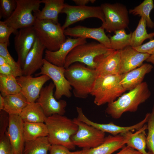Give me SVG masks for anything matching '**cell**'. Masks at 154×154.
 <instances>
[{
	"label": "cell",
	"instance_id": "9a60e30c",
	"mask_svg": "<svg viewBox=\"0 0 154 154\" xmlns=\"http://www.w3.org/2000/svg\"><path fill=\"white\" fill-rule=\"evenodd\" d=\"M78 113L77 119L79 120L92 126L105 133H109L113 136L125 133L129 131L133 132L141 128L147 123L149 113L147 114L144 119L139 123L129 126H121L116 125L112 122L108 123L102 124L94 122L90 120L84 114L81 108L76 109Z\"/></svg>",
	"mask_w": 154,
	"mask_h": 154
},
{
	"label": "cell",
	"instance_id": "603a6c76",
	"mask_svg": "<svg viewBox=\"0 0 154 154\" xmlns=\"http://www.w3.org/2000/svg\"><path fill=\"white\" fill-rule=\"evenodd\" d=\"M125 144V137L122 134L106 137L103 142L95 147L83 149V154H112L122 148Z\"/></svg>",
	"mask_w": 154,
	"mask_h": 154
},
{
	"label": "cell",
	"instance_id": "8992f818",
	"mask_svg": "<svg viewBox=\"0 0 154 154\" xmlns=\"http://www.w3.org/2000/svg\"><path fill=\"white\" fill-rule=\"evenodd\" d=\"M111 49L95 42H87L78 45L67 56L64 67L66 68L73 64L78 62L84 64L90 68L95 69L97 66L95 61L96 58L107 53Z\"/></svg>",
	"mask_w": 154,
	"mask_h": 154
},
{
	"label": "cell",
	"instance_id": "1f68e13d",
	"mask_svg": "<svg viewBox=\"0 0 154 154\" xmlns=\"http://www.w3.org/2000/svg\"><path fill=\"white\" fill-rule=\"evenodd\" d=\"M154 7L153 0H145L138 5L129 10V12L134 15H139L144 18L147 22V25L149 28H153L154 23L150 16L151 10Z\"/></svg>",
	"mask_w": 154,
	"mask_h": 154
},
{
	"label": "cell",
	"instance_id": "30bf717a",
	"mask_svg": "<svg viewBox=\"0 0 154 154\" xmlns=\"http://www.w3.org/2000/svg\"><path fill=\"white\" fill-rule=\"evenodd\" d=\"M40 70L36 76L45 75L52 80L55 88L54 95L56 100H60L63 96L68 98L71 97L72 87L65 77L64 67L55 65L44 58Z\"/></svg>",
	"mask_w": 154,
	"mask_h": 154
},
{
	"label": "cell",
	"instance_id": "ffe728a7",
	"mask_svg": "<svg viewBox=\"0 0 154 154\" xmlns=\"http://www.w3.org/2000/svg\"><path fill=\"white\" fill-rule=\"evenodd\" d=\"M120 51V74L140 67L150 56L148 54L138 51L130 46Z\"/></svg>",
	"mask_w": 154,
	"mask_h": 154
},
{
	"label": "cell",
	"instance_id": "4fadbf2b",
	"mask_svg": "<svg viewBox=\"0 0 154 154\" xmlns=\"http://www.w3.org/2000/svg\"><path fill=\"white\" fill-rule=\"evenodd\" d=\"M15 35L14 43L18 56L17 62L22 68L27 54L35 43L37 36L33 26L19 29Z\"/></svg>",
	"mask_w": 154,
	"mask_h": 154
},
{
	"label": "cell",
	"instance_id": "277c9868",
	"mask_svg": "<svg viewBox=\"0 0 154 154\" xmlns=\"http://www.w3.org/2000/svg\"><path fill=\"white\" fill-rule=\"evenodd\" d=\"M121 74L99 75L96 78L90 95L98 106L113 102L126 90L120 84Z\"/></svg>",
	"mask_w": 154,
	"mask_h": 154
},
{
	"label": "cell",
	"instance_id": "7dc6e473",
	"mask_svg": "<svg viewBox=\"0 0 154 154\" xmlns=\"http://www.w3.org/2000/svg\"><path fill=\"white\" fill-rule=\"evenodd\" d=\"M6 63H7V62L5 59L2 56H0V66Z\"/></svg>",
	"mask_w": 154,
	"mask_h": 154
},
{
	"label": "cell",
	"instance_id": "c3c4849f",
	"mask_svg": "<svg viewBox=\"0 0 154 154\" xmlns=\"http://www.w3.org/2000/svg\"><path fill=\"white\" fill-rule=\"evenodd\" d=\"M70 154H83V151L82 150L74 152H71Z\"/></svg>",
	"mask_w": 154,
	"mask_h": 154
},
{
	"label": "cell",
	"instance_id": "d6986e66",
	"mask_svg": "<svg viewBox=\"0 0 154 154\" xmlns=\"http://www.w3.org/2000/svg\"><path fill=\"white\" fill-rule=\"evenodd\" d=\"M101 26L96 28L78 25L68 27L64 30L65 35L77 38H90L96 40L108 48H111L110 38L106 34Z\"/></svg>",
	"mask_w": 154,
	"mask_h": 154
},
{
	"label": "cell",
	"instance_id": "bcb514c9",
	"mask_svg": "<svg viewBox=\"0 0 154 154\" xmlns=\"http://www.w3.org/2000/svg\"><path fill=\"white\" fill-rule=\"evenodd\" d=\"M146 61L154 64V54L150 55Z\"/></svg>",
	"mask_w": 154,
	"mask_h": 154
},
{
	"label": "cell",
	"instance_id": "4316f807",
	"mask_svg": "<svg viewBox=\"0 0 154 154\" xmlns=\"http://www.w3.org/2000/svg\"><path fill=\"white\" fill-rule=\"evenodd\" d=\"M24 122L44 123L46 117L37 102L28 103L19 116Z\"/></svg>",
	"mask_w": 154,
	"mask_h": 154
},
{
	"label": "cell",
	"instance_id": "6da1fadb",
	"mask_svg": "<svg viewBox=\"0 0 154 154\" xmlns=\"http://www.w3.org/2000/svg\"><path fill=\"white\" fill-rule=\"evenodd\" d=\"M151 95L147 83L143 82L114 101L108 104L106 112L113 119H119L125 112H136L139 106L145 102Z\"/></svg>",
	"mask_w": 154,
	"mask_h": 154
},
{
	"label": "cell",
	"instance_id": "ac0fdd59",
	"mask_svg": "<svg viewBox=\"0 0 154 154\" xmlns=\"http://www.w3.org/2000/svg\"><path fill=\"white\" fill-rule=\"evenodd\" d=\"M87 42L86 38L68 37L58 50L51 51L46 50L44 59L55 65L64 67L66 58L71 51L76 46Z\"/></svg>",
	"mask_w": 154,
	"mask_h": 154
},
{
	"label": "cell",
	"instance_id": "4dcf8cb0",
	"mask_svg": "<svg viewBox=\"0 0 154 154\" xmlns=\"http://www.w3.org/2000/svg\"><path fill=\"white\" fill-rule=\"evenodd\" d=\"M21 90L16 78L12 75L0 74V94L3 97L18 93Z\"/></svg>",
	"mask_w": 154,
	"mask_h": 154
},
{
	"label": "cell",
	"instance_id": "d4e9b609",
	"mask_svg": "<svg viewBox=\"0 0 154 154\" xmlns=\"http://www.w3.org/2000/svg\"><path fill=\"white\" fill-rule=\"evenodd\" d=\"M147 125L145 124L139 130L134 132L129 131L122 134L125 139V144L139 152L141 154H152L146 150L147 147V136L145 131Z\"/></svg>",
	"mask_w": 154,
	"mask_h": 154
},
{
	"label": "cell",
	"instance_id": "ba28073f",
	"mask_svg": "<svg viewBox=\"0 0 154 154\" xmlns=\"http://www.w3.org/2000/svg\"><path fill=\"white\" fill-rule=\"evenodd\" d=\"M100 6L105 17V23L101 26L106 32H115L128 27L129 12L125 5L119 3H105Z\"/></svg>",
	"mask_w": 154,
	"mask_h": 154
},
{
	"label": "cell",
	"instance_id": "60d3db41",
	"mask_svg": "<svg viewBox=\"0 0 154 154\" xmlns=\"http://www.w3.org/2000/svg\"><path fill=\"white\" fill-rule=\"evenodd\" d=\"M138 51L150 55L154 54V39L138 47L133 48Z\"/></svg>",
	"mask_w": 154,
	"mask_h": 154
},
{
	"label": "cell",
	"instance_id": "f1b7e54d",
	"mask_svg": "<svg viewBox=\"0 0 154 154\" xmlns=\"http://www.w3.org/2000/svg\"><path fill=\"white\" fill-rule=\"evenodd\" d=\"M51 144L48 136L25 142L23 154H47Z\"/></svg>",
	"mask_w": 154,
	"mask_h": 154
},
{
	"label": "cell",
	"instance_id": "b9f144b4",
	"mask_svg": "<svg viewBox=\"0 0 154 154\" xmlns=\"http://www.w3.org/2000/svg\"><path fill=\"white\" fill-rule=\"evenodd\" d=\"M49 151V154H70L71 152L66 147L56 144H52Z\"/></svg>",
	"mask_w": 154,
	"mask_h": 154
},
{
	"label": "cell",
	"instance_id": "8d00e7d4",
	"mask_svg": "<svg viewBox=\"0 0 154 154\" xmlns=\"http://www.w3.org/2000/svg\"><path fill=\"white\" fill-rule=\"evenodd\" d=\"M8 46L6 44L0 43V56L4 58L8 64L18 70L22 71L21 67L17 62L15 61L9 53Z\"/></svg>",
	"mask_w": 154,
	"mask_h": 154
},
{
	"label": "cell",
	"instance_id": "f546056e",
	"mask_svg": "<svg viewBox=\"0 0 154 154\" xmlns=\"http://www.w3.org/2000/svg\"><path fill=\"white\" fill-rule=\"evenodd\" d=\"M146 26V20L141 17L136 29L131 33L130 46L133 48L138 47L142 45L146 39L151 40L154 37V32L149 34L147 33Z\"/></svg>",
	"mask_w": 154,
	"mask_h": 154
},
{
	"label": "cell",
	"instance_id": "ab89813d",
	"mask_svg": "<svg viewBox=\"0 0 154 154\" xmlns=\"http://www.w3.org/2000/svg\"><path fill=\"white\" fill-rule=\"evenodd\" d=\"M0 154H13L7 132L0 139Z\"/></svg>",
	"mask_w": 154,
	"mask_h": 154
},
{
	"label": "cell",
	"instance_id": "44dd1931",
	"mask_svg": "<svg viewBox=\"0 0 154 154\" xmlns=\"http://www.w3.org/2000/svg\"><path fill=\"white\" fill-rule=\"evenodd\" d=\"M45 49L37 37L22 68L23 75L31 76L38 70L41 69L43 64V56Z\"/></svg>",
	"mask_w": 154,
	"mask_h": 154
},
{
	"label": "cell",
	"instance_id": "484cf974",
	"mask_svg": "<svg viewBox=\"0 0 154 154\" xmlns=\"http://www.w3.org/2000/svg\"><path fill=\"white\" fill-rule=\"evenodd\" d=\"M4 98L3 110L9 115L19 116L28 104L27 99L21 92L7 96Z\"/></svg>",
	"mask_w": 154,
	"mask_h": 154
},
{
	"label": "cell",
	"instance_id": "5b68a950",
	"mask_svg": "<svg viewBox=\"0 0 154 154\" xmlns=\"http://www.w3.org/2000/svg\"><path fill=\"white\" fill-rule=\"evenodd\" d=\"M33 27L37 38L48 50H58L66 39L64 30L59 23L36 19Z\"/></svg>",
	"mask_w": 154,
	"mask_h": 154
},
{
	"label": "cell",
	"instance_id": "f35d334b",
	"mask_svg": "<svg viewBox=\"0 0 154 154\" xmlns=\"http://www.w3.org/2000/svg\"><path fill=\"white\" fill-rule=\"evenodd\" d=\"M9 115L4 110L0 111V139L7 131L9 124Z\"/></svg>",
	"mask_w": 154,
	"mask_h": 154
},
{
	"label": "cell",
	"instance_id": "e0dca14e",
	"mask_svg": "<svg viewBox=\"0 0 154 154\" xmlns=\"http://www.w3.org/2000/svg\"><path fill=\"white\" fill-rule=\"evenodd\" d=\"M95 61L97 64L95 70L98 75L120 74V50L111 48L107 53L96 57Z\"/></svg>",
	"mask_w": 154,
	"mask_h": 154
},
{
	"label": "cell",
	"instance_id": "2e32d148",
	"mask_svg": "<svg viewBox=\"0 0 154 154\" xmlns=\"http://www.w3.org/2000/svg\"><path fill=\"white\" fill-rule=\"evenodd\" d=\"M9 115V124L7 133L13 154H23L25 143L24 122L19 116Z\"/></svg>",
	"mask_w": 154,
	"mask_h": 154
},
{
	"label": "cell",
	"instance_id": "74e56055",
	"mask_svg": "<svg viewBox=\"0 0 154 154\" xmlns=\"http://www.w3.org/2000/svg\"><path fill=\"white\" fill-rule=\"evenodd\" d=\"M0 74L12 75L16 78L23 75L22 71L19 70L7 63L0 66Z\"/></svg>",
	"mask_w": 154,
	"mask_h": 154
},
{
	"label": "cell",
	"instance_id": "7c38bea8",
	"mask_svg": "<svg viewBox=\"0 0 154 154\" xmlns=\"http://www.w3.org/2000/svg\"><path fill=\"white\" fill-rule=\"evenodd\" d=\"M55 87L52 82L43 87L37 99V102L41 106L46 117L55 114L64 115L66 112V102L62 100H57L53 93Z\"/></svg>",
	"mask_w": 154,
	"mask_h": 154
},
{
	"label": "cell",
	"instance_id": "f6af8a7d",
	"mask_svg": "<svg viewBox=\"0 0 154 154\" xmlns=\"http://www.w3.org/2000/svg\"><path fill=\"white\" fill-rule=\"evenodd\" d=\"M4 106V98L1 94H0V111L3 110Z\"/></svg>",
	"mask_w": 154,
	"mask_h": 154
},
{
	"label": "cell",
	"instance_id": "836d02e7",
	"mask_svg": "<svg viewBox=\"0 0 154 154\" xmlns=\"http://www.w3.org/2000/svg\"><path fill=\"white\" fill-rule=\"evenodd\" d=\"M147 123V147L149 151L154 154V103Z\"/></svg>",
	"mask_w": 154,
	"mask_h": 154
},
{
	"label": "cell",
	"instance_id": "ee69618b",
	"mask_svg": "<svg viewBox=\"0 0 154 154\" xmlns=\"http://www.w3.org/2000/svg\"><path fill=\"white\" fill-rule=\"evenodd\" d=\"M77 5L85 6L89 3H93L96 1L95 0H72Z\"/></svg>",
	"mask_w": 154,
	"mask_h": 154
},
{
	"label": "cell",
	"instance_id": "d590c367",
	"mask_svg": "<svg viewBox=\"0 0 154 154\" xmlns=\"http://www.w3.org/2000/svg\"><path fill=\"white\" fill-rule=\"evenodd\" d=\"M18 30L9 26L4 21H0V43L9 44V38L12 33L15 35Z\"/></svg>",
	"mask_w": 154,
	"mask_h": 154
},
{
	"label": "cell",
	"instance_id": "d6a6232c",
	"mask_svg": "<svg viewBox=\"0 0 154 154\" xmlns=\"http://www.w3.org/2000/svg\"><path fill=\"white\" fill-rule=\"evenodd\" d=\"M115 35L110 38L111 48L121 50L130 46L131 33L127 34L125 29L115 31Z\"/></svg>",
	"mask_w": 154,
	"mask_h": 154
},
{
	"label": "cell",
	"instance_id": "7bdbcfd3",
	"mask_svg": "<svg viewBox=\"0 0 154 154\" xmlns=\"http://www.w3.org/2000/svg\"><path fill=\"white\" fill-rule=\"evenodd\" d=\"M115 154H141L137 150L127 145L124 146L121 150Z\"/></svg>",
	"mask_w": 154,
	"mask_h": 154
},
{
	"label": "cell",
	"instance_id": "83f0119b",
	"mask_svg": "<svg viewBox=\"0 0 154 154\" xmlns=\"http://www.w3.org/2000/svg\"><path fill=\"white\" fill-rule=\"evenodd\" d=\"M23 135L25 142L48 136L47 126L44 123L24 122Z\"/></svg>",
	"mask_w": 154,
	"mask_h": 154
},
{
	"label": "cell",
	"instance_id": "8fae6325",
	"mask_svg": "<svg viewBox=\"0 0 154 154\" xmlns=\"http://www.w3.org/2000/svg\"><path fill=\"white\" fill-rule=\"evenodd\" d=\"M61 13L66 15L62 26L64 30L74 23L90 18H98L102 24L105 23L104 15L100 6L73 5L65 3Z\"/></svg>",
	"mask_w": 154,
	"mask_h": 154
},
{
	"label": "cell",
	"instance_id": "9c48e42d",
	"mask_svg": "<svg viewBox=\"0 0 154 154\" xmlns=\"http://www.w3.org/2000/svg\"><path fill=\"white\" fill-rule=\"evenodd\" d=\"M78 126L76 133L71 140L75 146L83 149H90L97 147L104 141L105 133L82 121L77 118L73 119Z\"/></svg>",
	"mask_w": 154,
	"mask_h": 154
},
{
	"label": "cell",
	"instance_id": "5bb4252c",
	"mask_svg": "<svg viewBox=\"0 0 154 154\" xmlns=\"http://www.w3.org/2000/svg\"><path fill=\"white\" fill-rule=\"evenodd\" d=\"M50 79L45 75L35 77L22 75L16 78L17 81L21 87V92L28 103L35 102L39 97L43 86Z\"/></svg>",
	"mask_w": 154,
	"mask_h": 154
},
{
	"label": "cell",
	"instance_id": "52a82bcc",
	"mask_svg": "<svg viewBox=\"0 0 154 154\" xmlns=\"http://www.w3.org/2000/svg\"><path fill=\"white\" fill-rule=\"evenodd\" d=\"M16 8L4 22L16 30L33 26L36 18L33 12L39 10L40 0H16Z\"/></svg>",
	"mask_w": 154,
	"mask_h": 154
},
{
	"label": "cell",
	"instance_id": "7402d4cb",
	"mask_svg": "<svg viewBox=\"0 0 154 154\" xmlns=\"http://www.w3.org/2000/svg\"><path fill=\"white\" fill-rule=\"evenodd\" d=\"M153 68L151 64L145 63L129 72L121 74L120 84L126 91H130L142 82L145 76Z\"/></svg>",
	"mask_w": 154,
	"mask_h": 154
},
{
	"label": "cell",
	"instance_id": "7a4b0ae2",
	"mask_svg": "<svg viewBox=\"0 0 154 154\" xmlns=\"http://www.w3.org/2000/svg\"><path fill=\"white\" fill-rule=\"evenodd\" d=\"M64 75L77 98L85 99L90 93L98 75L95 69L84 64L74 63L65 68Z\"/></svg>",
	"mask_w": 154,
	"mask_h": 154
},
{
	"label": "cell",
	"instance_id": "e575fe53",
	"mask_svg": "<svg viewBox=\"0 0 154 154\" xmlns=\"http://www.w3.org/2000/svg\"><path fill=\"white\" fill-rule=\"evenodd\" d=\"M17 6L16 0H0V16L6 18H9L15 10Z\"/></svg>",
	"mask_w": 154,
	"mask_h": 154
},
{
	"label": "cell",
	"instance_id": "3957f363",
	"mask_svg": "<svg viewBox=\"0 0 154 154\" xmlns=\"http://www.w3.org/2000/svg\"><path fill=\"white\" fill-rule=\"evenodd\" d=\"M44 123L51 145H61L69 150L75 149L76 146L72 142L71 138L76 133L78 127L73 119L64 115L55 114L47 117Z\"/></svg>",
	"mask_w": 154,
	"mask_h": 154
},
{
	"label": "cell",
	"instance_id": "cb8c5ba5",
	"mask_svg": "<svg viewBox=\"0 0 154 154\" xmlns=\"http://www.w3.org/2000/svg\"><path fill=\"white\" fill-rule=\"evenodd\" d=\"M44 4L41 10L34 12L36 19L40 20H49L56 23L58 22V16L61 13L65 4L64 0H41Z\"/></svg>",
	"mask_w": 154,
	"mask_h": 154
}]
</instances>
